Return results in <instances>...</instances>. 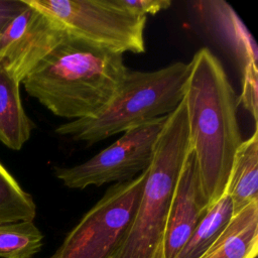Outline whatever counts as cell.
Masks as SVG:
<instances>
[{
	"instance_id": "1",
	"label": "cell",
	"mask_w": 258,
	"mask_h": 258,
	"mask_svg": "<svg viewBox=\"0 0 258 258\" xmlns=\"http://www.w3.org/2000/svg\"><path fill=\"white\" fill-rule=\"evenodd\" d=\"M189 63L183 103L201 188L209 207L226 194L235 154L243 142L237 95L218 57L207 47Z\"/></svg>"
},
{
	"instance_id": "2",
	"label": "cell",
	"mask_w": 258,
	"mask_h": 258,
	"mask_svg": "<svg viewBox=\"0 0 258 258\" xmlns=\"http://www.w3.org/2000/svg\"><path fill=\"white\" fill-rule=\"evenodd\" d=\"M128 68L123 54L66 37L22 81L26 92L53 115L93 117L115 96Z\"/></svg>"
},
{
	"instance_id": "3",
	"label": "cell",
	"mask_w": 258,
	"mask_h": 258,
	"mask_svg": "<svg viewBox=\"0 0 258 258\" xmlns=\"http://www.w3.org/2000/svg\"><path fill=\"white\" fill-rule=\"evenodd\" d=\"M189 151L183 100L159 135L128 233L110 258H164V237L175 184Z\"/></svg>"
},
{
	"instance_id": "4",
	"label": "cell",
	"mask_w": 258,
	"mask_h": 258,
	"mask_svg": "<svg viewBox=\"0 0 258 258\" xmlns=\"http://www.w3.org/2000/svg\"><path fill=\"white\" fill-rule=\"evenodd\" d=\"M189 63L176 61L155 71H127L110 102L93 117L72 120L55 132L92 145L148 121L171 114L183 99Z\"/></svg>"
},
{
	"instance_id": "5",
	"label": "cell",
	"mask_w": 258,
	"mask_h": 258,
	"mask_svg": "<svg viewBox=\"0 0 258 258\" xmlns=\"http://www.w3.org/2000/svg\"><path fill=\"white\" fill-rule=\"evenodd\" d=\"M69 35L115 52L145 51L146 16L138 15L117 0H25Z\"/></svg>"
},
{
	"instance_id": "6",
	"label": "cell",
	"mask_w": 258,
	"mask_h": 258,
	"mask_svg": "<svg viewBox=\"0 0 258 258\" xmlns=\"http://www.w3.org/2000/svg\"><path fill=\"white\" fill-rule=\"evenodd\" d=\"M145 176L111 185L48 258H110L134 220Z\"/></svg>"
},
{
	"instance_id": "7",
	"label": "cell",
	"mask_w": 258,
	"mask_h": 258,
	"mask_svg": "<svg viewBox=\"0 0 258 258\" xmlns=\"http://www.w3.org/2000/svg\"><path fill=\"white\" fill-rule=\"evenodd\" d=\"M167 116L126 130L114 143L83 163L54 168L55 177L73 189L134 178L148 169Z\"/></svg>"
},
{
	"instance_id": "8",
	"label": "cell",
	"mask_w": 258,
	"mask_h": 258,
	"mask_svg": "<svg viewBox=\"0 0 258 258\" xmlns=\"http://www.w3.org/2000/svg\"><path fill=\"white\" fill-rule=\"evenodd\" d=\"M66 35L58 24L25 1L0 36V68L22 83Z\"/></svg>"
},
{
	"instance_id": "9",
	"label": "cell",
	"mask_w": 258,
	"mask_h": 258,
	"mask_svg": "<svg viewBox=\"0 0 258 258\" xmlns=\"http://www.w3.org/2000/svg\"><path fill=\"white\" fill-rule=\"evenodd\" d=\"M209 206L203 195L197 160L188 151L172 195L164 237V258H174L202 221Z\"/></svg>"
},
{
	"instance_id": "10",
	"label": "cell",
	"mask_w": 258,
	"mask_h": 258,
	"mask_svg": "<svg viewBox=\"0 0 258 258\" xmlns=\"http://www.w3.org/2000/svg\"><path fill=\"white\" fill-rule=\"evenodd\" d=\"M204 23L232 50L241 70L257 66L258 48L250 31L233 7L223 0H207L194 3Z\"/></svg>"
},
{
	"instance_id": "11",
	"label": "cell",
	"mask_w": 258,
	"mask_h": 258,
	"mask_svg": "<svg viewBox=\"0 0 258 258\" xmlns=\"http://www.w3.org/2000/svg\"><path fill=\"white\" fill-rule=\"evenodd\" d=\"M258 254V202L237 215L200 258H254Z\"/></svg>"
},
{
	"instance_id": "12",
	"label": "cell",
	"mask_w": 258,
	"mask_h": 258,
	"mask_svg": "<svg viewBox=\"0 0 258 258\" xmlns=\"http://www.w3.org/2000/svg\"><path fill=\"white\" fill-rule=\"evenodd\" d=\"M226 194L229 196L233 216L251 203L258 202V131L243 140L236 151Z\"/></svg>"
},
{
	"instance_id": "13",
	"label": "cell",
	"mask_w": 258,
	"mask_h": 258,
	"mask_svg": "<svg viewBox=\"0 0 258 258\" xmlns=\"http://www.w3.org/2000/svg\"><path fill=\"white\" fill-rule=\"evenodd\" d=\"M19 86L20 82L0 68V141L13 150L23 146L33 128L23 109Z\"/></svg>"
},
{
	"instance_id": "14",
	"label": "cell",
	"mask_w": 258,
	"mask_h": 258,
	"mask_svg": "<svg viewBox=\"0 0 258 258\" xmlns=\"http://www.w3.org/2000/svg\"><path fill=\"white\" fill-rule=\"evenodd\" d=\"M233 218L227 194L213 204L174 258H200L220 237Z\"/></svg>"
},
{
	"instance_id": "15",
	"label": "cell",
	"mask_w": 258,
	"mask_h": 258,
	"mask_svg": "<svg viewBox=\"0 0 258 258\" xmlns=\"http://www.w3.org/2000/svg\"><path fill=\"white\" fill-rule=\"evenodd\" d=\"M43 235L33 221L0 225V257L32 258L40 251Z\"/></svg>"
},
{
	"instance_id": "16",
	"label": "cell",
	"mask_w": 258,
	"mask_h": 258,
	"mask_svg": "<svg viewBox=\"0 0 258 258\" xmlns=\"http://www.w3.org/2000/svg\"><path fill=\"white\" fill-rule=\"evenodd\" d=\"M36 206L29 194L0 163V225L33 221Z\"/></svg>"
},
{
	"instance_id": "17",
	"label": "cell",
	"mask_w": 258,
	"mask_h": 258,
	"mask_svg": "<svg viewBox=\"0 0 258 258\" xmlns=\"http://www.w3.org/2000/svg\"><path fill=\"white\" fill-rule=\"evenodd\" d=\"M242 91L237 96L238 106L242 105L253 117L255 126H257L258 115V68L248 64L242 70Z\"/></svg>"
},
{
	"instance_id": "18",
	"label": "cell",
	"mask_w": 258,
	"mask_h": 258,
	"mask_svg": "<svg viewBox=\"0 0 258 258\" xmlns=\"http://www.w3.org/2000/svg\"><path fill=\"white\" fill-rule=\"evenodd\" d=\"M117 2L124 8L146 17L147 14H156L171 5V1L168 0H117Z\"/></svg>"
},
{
	"instance_id": "19",
	"label": "cell",
	"mask_w": 258,
	"mask_h": 258,
	"mask_svg": "<svg viewBox=\"0 0 258 258\" xmlns=\"http://www.w3.org/2000/svg\"><path fill=\"white\" fill-rule=\"evenodd\" d=\"M24 0H0V36L9 22L24 8Z\"/></svg>"
},
{
	"instance_id": "20",
	"label": "cell",
	"mask_w": 258,
	"mask_h": 258,
	"mask_svg": "<svg viewBox=\"0 0 258 258\" xmlns=\"http://www.w3.org/2000/svg\"><path fill=\"white\" fill-rule=\"evenodd\" d=\"M254 258H257V256H256V257H254Z\"/></svg>"
}]
</instances>
